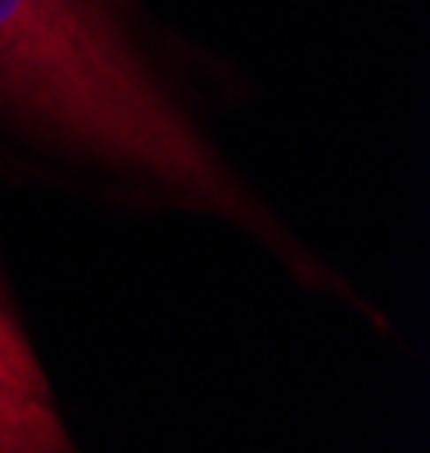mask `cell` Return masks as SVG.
<instances>
[{"instance_id": "obj_1", "label": "cell", "mask_w": 430, "mask_h": 453, "mask_svg": "<svg viewBox=\"0 0 430 453\" xmlns=\"http://www.w3.org/2000/svg\"><path fill=\"white\" fill-rule=\"evenodd\" d=\"M254 87L145 0H0V181L127 218H200L295 290L395 335L389 313L267 200L222 141Z\"/></svg>"}, {"instance_id": "obj_2", "label": "cell", "mask_w": 430, "mask_h": 453, "mask_svg": "<svg viewBox=\"0 0 430 453\" xmlns=\"http://www.w3.org/2000/svg\"><path fill=\"white\" fill-rule=\"evenodd\" d=\"M77 440L59 412L46 363L0 281V453H73Z\"/></svg>"}]
</instances>
